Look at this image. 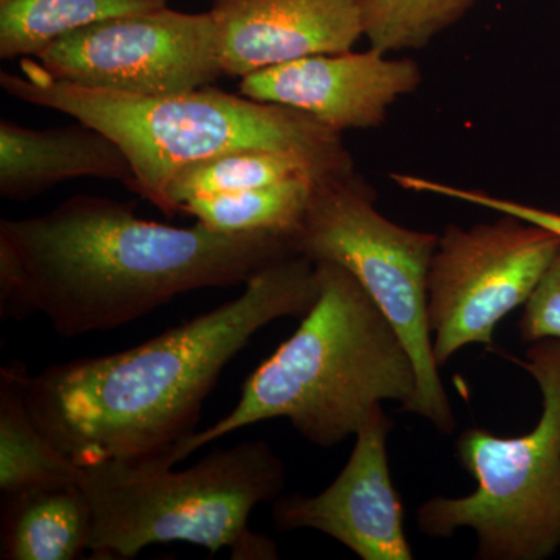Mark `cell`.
I'll list each match as a JSON object with an SVG mask.
<instances>
[{
  "label": "cell",
  "mask_w": 560,
  "mask_h": 560,
  "mask_svg": "<svg viewBox=\"0 0 560 560\" xmlns=\"http://www.w3.org/2000/svg\"><path fill=\"white\" fill-rule=\"evenodd\" d=\"M167 7V0H0V57L36 58L81 28Z\"/></svg>",
  "instance_id": "16"
},
{
  "label": "cell",
  "mask_w": 560,
  "mask_h": 560,
  "mask_svg": "<svg viewBox=\"0 0 560 560\" xmlns=\"http://www.w3.org/2000/svg\"><path fill=\"white\" fill-rule=\"evenodd\" d=\"M51 79L130 95H168L223 77L212 14L164 7L97 22L33 58Z\"/></svg>",
  "instance_id": "9"
},
{
  "label": "cell",
  "mask_w": 560,
  "mask_h": 560,
  "mask_svg": "<svg viewBox=\"0 0 560 560\" xmlns=\"http://www.w3.org/2000/svg\"><path fill=\"white\" fill-rule=\"evenodd\" d=\"M92 514L80 482L2 497L0 558L72 560L90 550Z\"/></svg>",
  "instance_id": "14"
},
{
  "label": "cell",
  "mask_w": 560,
  "mask_h": 560,
  "mask_svg": "<svg viewBox=\"0 0 560 560\" xmlns=\"http://www.w3.org/2000/svg\"><path fill=\"white\" fill-rule=\"evenodd\" d=\"M224 75L342 54L363 35L360 0H217L209 10Z\"/></svg>",
  "instance_id": "12"
},
{
  "label": "cell",
  "mask_w": 560,
  "mask_h": 560,
  "mask_svg": "<svg viewBox=\"0 0 560 560\" xmlns=\"http://www.w3.org/2000/svg\"><path fill=\"white\" fill-rule=\"evenodd\" d=\"M212 2H217V0H212Z\"/></svg>",
  "instance_id": "22"
},
{
  "label": "cell",
  "mask_w": 560,
  "mask_h": 560,
  "mask_svg": "<svg viewBox=\"0 0 560 560\" xmlns=\"http://www.w3.org/2000/svg\"><path fill=\"white\" fill-rule=\"evenodd\" d=\"M499 215L467 230L451 224L438 241L427 312L440 368L467 346H492L500 320L528 302L560 248L555 232Z\"/></svg>",
  "instance_id": "8"
},
{
  "label": "cell",
  "mask_w": 560,
  "mask_h": 560,
  "mask_svg": "<svg viewBox=\"0 0 560 560\" xmlns=\"http://www.w3.org/2000/svg\"><path fill=\"white\" fill-rule=\"evenodd\" d=\"M338 175L348 173L330 171L320 162L291 151L242 150L184 168L172 180L168 198L179 213L191 198L257 189L287 179L320 180Z\"/></svg>",
  "instance_id": "17"
},
{
  "label": "cell",
  "mask_w": 560,
  "mask_h": 560,
  "mask_svg": "<svg viewBox=\"0 0 560 560\" xmlns=\"http://www.w3.org/2000/svg\"><path fill=\"white\" fill-rule=\"evenodd\" d=\"M119 180L135 191L136 175L124 150L105 132L79 121L69 127H22L0 121V195L27 200L70 179Z\"/></svg>",
  "instance_id": "13"
},
{
  "label": "cell",
  "mask_w": 560,
  "mask_h": 560,
  "mask_svg": "<svg viewBox=\"0 0 560 560\" xmlns=\"http://www.w3.org/2000/svg\"><path fill=\"white\" fill-rule=\"evenodd\" d=\"M477 0H360L363 35L383 54L419 50L458 24Z\"/></svg>",
  "instance_id": "19"
},
{
  "label": "cell",
  "mask_w": 560,
  "mask_h": 560,
  "mask_svg": "<svg viewBox=\"0 0 560 560\" xmlns=\"http://www.w3.org/2000/svg\"><path fill=\"white\" fill-rule=\"evenodd\" d=\"M517 364L539 385L537 425L517 438L464 430L455 456L477 489L433 497L416 512L418 529L429 537L474 530L478 560H545L560 548V341L533 342Z\"/></svg>",
  "instance_id": "6"
},
{
  "label": "cell",
  "mask_w": 560,
  "mask_h": 560,
  "mask_svg": "<svg viewBox=\"0 0 560 560\" xmlns=\"http://www.w3.org/2000/svg\"><path fill=\"white\" fill-rule=\"evenodd\" d=\"M375 201L374 189L357 171L320 179L290 243L300 256L340 265L359 280L415 361L418 390L404 411L452 434L456 419L434 360L427 312V282L440 235L394 223Z\"/></svg>",
  "instance_id": "7"
},
{
  "label": "cell",
  "mask_w": 560,
  "mask_h": 560,
  "mask_svg": "<svg viewBox=\"0 0 560 560\" xmlns=\"http://www.w3.org/2000/svg\"><path fill=\"white\" fill-rule=\"evenodd\" d=\"M316 272L319 296L298 330L246 378L234 410L176 447L168 466L261 420L287 419L316 447H335L383 401L411 404L418 377L399 331L340 265L316 261Z\"/></svg>",
  "instance_id": "3"
},
{
  "label": "cell",
  "mask_w": 560,
  "mask_h": 560,
  "mask_svg": "<svg viewBox=\"0 0 560 560\" xmlns=\"http://www.w3.org/2000/svg\"><path fill=\"white\" fill-rule=\"evenodd\" d=\"M316 183L311 178L287 179L257 189L191 198L180 212L217 232H276L290 237L307 209Z\"/></svg>",
  "instance_id": "18"
},
{
  "label": "cell",
  "mask_w": 560,
  "mask_h": 560,
  "mask_svg": "<svg viewBox=\"0 0 560 560\" xmlns=\"http://www.w3.org/2000/svg\"><path fill=\"white\" fill-rule=\"evenodd\" d=\"M293 254L285 234L168 226L132 202L75 195L0 221V315L43 313L66 338L108 331L190 291L245 287Z\"/></svg>",
  "instance_id": "1"
},
{
  "label": "cell",
  "mask_w": 560,
  "mask_h": 560,
  "mask_svg": "<svg viewBox=\"0 0 560 560\" xmlns=\"http://www.w3.org/2000/svg\"><path fill=\"white\" fill-rule=\"evenodd\" d=\"M21 65L20 75L2 72L3 91L108 135L131 162L136 194L167 217L178 213L168 187L180 171L234 151H291L337 173L355 172L341 132L287 106L209 86L168 95L90 90L51 79L33 58Z\"/></svg>",
  "instance_id": "4"
},
{
  "label": "cell",
  "mask_w": 560,
  "mask_h": 560,
  "mask_svg": "<svg viewBox=\"0 0 560 560\" xmlns=\"http://www.w3.org/2000/svg\"><path fill=\"white\" fill-rule=\"evenodd\" d=\"M394 183L404 190L416 191V194H430L436 197L451 198L467 205L478 206V208L492 210L497 213H510L555 232L560 237V213L552 210L536 208V206L525 205L510 200V198L497 197L485 190L466 189V187L453 186V184L441 183V180L423 178V176L407 175V173H394Z\"/></svg>",
  "instance_id": "20"
},
{
  "label": "cell",
  "mask_w": 560,
  "mask_h": 560,
  "mask_svg": "<svg viewBox=\"0 0 560 560\" xmlns=\"http://www.w3.org/2000/svg\"><path fill=\"white\" fill-rule=\"evenodd\" d=\"M90 501L95 559H135L150 545L186 541L232 559H278L275 541L253 533L249 517L278 500L285 466L267 441L215 448L187 469L161 460H103L81 467Z\"/></svg>",
  "instance_id": "5"
},
{
  "label": "cell",
  "mask_w": 560,
  "mask_h": 560,
  "mask_svg": "<svg viewBox=\"0 0 560 560\" xmlns=\"http://www.w3.org/2000/svg\"><path fill=\"white\" fill-rule=\"evenodd\" d=\"M422 68L412 58L366 51L312 55L241 79L245 97L307 114L338 132L381 127L389 108L418 91Z\"/></svg>",
  "instance_id": "11"
},
{
  "label": "cell",
  "mask_w": 560,
  "mask_h": 560,
  "mask_svg": "<svg viewBox=\"0 0 560 560\" xmlns=\"http://www.w3.org/2000/svg\"><path fill=\"white\" fill-rule=\"evenodd\" d=\"M518 334L525 345L560 341V248L541 276L539 285L523 305Z\"/></svg>",
  "instance_id": "21"
},
{
  "label": "cell",
  "mask_w": 560,
  "mask_h": 560,
  "mask_svg": "<svg viewBox=\"0 0 560 560\" xmlns=\"http://www.w3.org/2000/svg\"><path fill=\"white\" fill-rule=\"evenodd\" d=\"M318 296L315 261L293 254L254 276L235 300L136 348L28 375V411L77 466L167 464L197 433L205 401L228 363L265 326L302 318Z\"/></svg>",
  "instance_id": "2"
},
{
  "label": "cell",
  "mask_w": 560,
  "mask_h": 560,
  "mask_svg": "<svg viewBox=\"0 0 560 560\" xmlns=\"http://www.w3.org/2000/svg\"><path fill=\"white\" fill-rule=\"evenodd\" d=\"M27 370H0V495L80 482L77 466L39 430L25 399Z\"/></svg>",
  "instance_id": "15"
},
{
  "label": "cell",
  "mask_w": 560,
  "mask_h": 560,
  "mask_svg": "<svg viewBox=\"0 0 560 560\" xmlns=\"http://www.w3.org/2000/svg\"><path fill=\"white\" fill-rule=\"evenodd\" d=\"M393 419L372 408L355 433L348 463L318 495L279 497L272 506L276 529H315L363 560H411L404 504L393 485L388 436Z\"/></svg>",
  "instance_id": "10"
}]
</instances>
